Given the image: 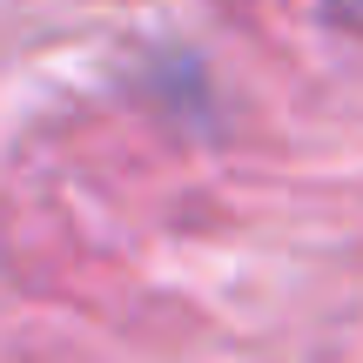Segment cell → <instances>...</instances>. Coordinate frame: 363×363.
Wrapping results in <instances>:
<instances>
[{
	"mask_svg": "<svg viewBox=\"0 0 363 363\" xmlns=\"http://www.w3.org/2000/svg\"><path fill=\"white\" fill-rule=\"evenodd\" d=\"M323 13L343 21V27H363V0H323Z\"/></svg>",
	"mask_w": 363,
	"mask_h": 363,
	"instance_id": "cell-1",
	"label": "cell"
}]
</instances>
